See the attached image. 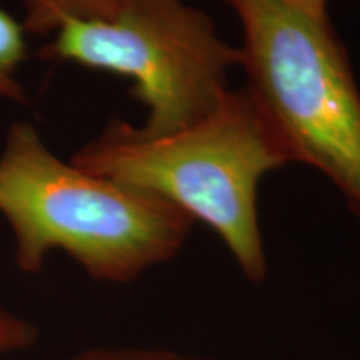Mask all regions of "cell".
Here are the masks:
<instances>
[{
	"instance_id": "cell-5",
	"label": "cell",
	"mask_w": 360,
	"mask_h": 360,
	"mask_svg": "<svg viewBox=\"0 0 360 360\" xmlns=\"http://www.w3.org/2000/svg\"><path fill=\"white\" fill-rule=\"evenodd\" d=\"M25 32L47 37L67 20L101 19L115 11L122 0H20Z\"/></svg>"
},
{
	"instance_id": "cell-8",
	"label": "cell",
	"mask_w": 360,
	"mask_h": 360,
	"mask_svg": "<svg viewBox=\"0 0 360 360\" xmlns=\"http://www.w3.org/2000/svg\"><path fill=\"white\" fill-rule=\"evenodd\" d=\"M65 360H207L154 349H92Z\"/></svg>"
},
{
	"instance_id": "cell-9",
	"label": "cell",
	"mask_w": 360,
	"mask_h": 360,
	"mask_svg": "<svg viewBox=\"0 0 360 360\" xmlns=\"http://www.w3.org/2000/svg\"><path fill=\"white\" fill-rule=\"evenodd\" d=\"M310 4H315V6H321V7H327L328 0H307Z\"/></svg>"
},
{
	"instance_id": "cell-6",
	"label": "cell",
	"mask_w": 360,
	"mask_h": 360,
	"mask_svg": "<svg viewBox=\"0 0 360 360\" xmlns=\"http://www.w3.org/2000/svg\"><path fill=\"white\" fill-rule=\"evenodd\" d=\"M25 29L22 20L0 8V98L25 103V89L17 74L27 53Z\"/></svg>"
},
{
	"instance_id": "cell-2",
	"label": "cell",
	"mask_w": 360,
	"mask_h": 360,
	"mask_svg": "<svg viewBox=\"0 0 360 360\" xmlns=\"http://www.w3.org/2000/svg\"><path fill=\"white\" fill-rule=\"evenodd\" d=\"M70 162L155 193L207 224L249 281L267 274L257 188L265 174L292 160L245 87L227 89L209 114L170 134L110 124Z\"/></svg>"
},
{
	"instance_id": "cell-7",
	"label": "cell",
	"mask_w": 360,
	"mask_h": 360,
	"mask_svg": "<svg viewBox=\"0 0 360 360\" xmlns=\"http://www.w3.org/2000/svg\"><path fill=\"white\" fill-rule=\"evenodd\" d=\"M39 339L37 327L20 315L0 307V354L30 349Z\"/></svg>"
},
{
	"instance_id": "cell-4",
	"label": "cell",
	"mask_w": 360,
	"mask_h": 360,
	"mask_svg": "<svg viewBox=\"0 0 360 360\" xmlns=\"http://www.w3.org/2000/svg\"><path fill=\"white\" fill-rule=\"evenodd\" d=\"M52 35L37 56L132 80V96L147 107L141 129L152 135L209 114L227 92V70L238 65V49L184 0H122L107 17L67 20Z\"/></svg>"
},
{
	"instance_id": "cell-1",
	"label": "cell",
	"mask_w": 360,
	"mask_h": 360,
	"mask_svg": "<svg viewBox=\"0 0 360 360\" xmlns=\"http://www.w3.org/2000/svg\"><path fill=\"white\" fill-rule=\"evenodd\" d=\"M0 214L22 272H39L60 250L114 283L174 259L195 222L155 193L58 159L29 122L11 125L0 152Z\"/></svg>"
},
{
	"instance_id": "cell-3",
	"label": "cell",
	"mask_w": 360,
	"mask_h": 360,
	"mask_svg": "<svg viewBox=\"0 0 360 360\" xmlns=\"http://www.w3.org/2000/svg\"><path fill=\"white\" fill-rule=\"evenodd\" d=\"M242 25L238 65L292 162L317 169L360 219V92L327 7L225 0Z\"/></svg>"
}]
</instances>
